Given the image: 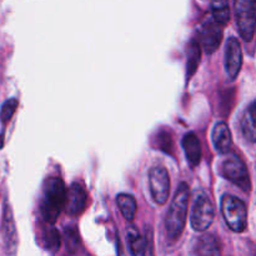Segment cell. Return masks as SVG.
Segmentation results:
<instances>
[{
  "label": "cell",
  "mask_w": 256,
  "mask_h": 256,
  "mask_svg": "<svg viewBox=\"0 0 256 256\" xmlns=\"http://www.w3.org/2000/svg\"><path fill=\"white\" fill-rule=\"evenodd\" d=\"M189 185L186 182H182L175 192L165 218V229L170 239H179L184 232L189 208Z\"/></svg>",
  "instance_id": "cell-1"
},
{
  "label": "cell",
  "mask_w": 256,
  "mask_h": 256,
  "mask_svg": "<svg viewBox=\"0 0 256 256\" xmlns=\"http://www.w3.org/2000/svg\"><path fill=\"white\" fill-rule=\"evenodd\" d=\"M65 196H66V190L60 178L52 176L45 182L40 212L48 224L52 225L58 220L65 205Z\"/></svg>",
  "instance_id": "cell-2"
},
{
  "label": "cell",
  "mask_w": 256,
  "mask_h": 256,
  "mask_svg": "<svg viewBox=\"0 0 256 256\" xmlns=\"http://www.w3.org/2000/svg\"><path fill=\"white\" fill-rule=\"evenodd\" d=\"M222 214L230 230L235 232H242L246 229V205L239 198L224 195L222 199Z\"/></svg>",
  "instance_id": "cell-3"
},
{
  "label": "cell",
  "mask_w": 256,
  "mask_h": 256,
  "mask_svg": "<svg viewBox=\"0 0 256 256\" xmlns=\"http://www.w3.org/2000/svg\"><path fill=\"white\" fill-rule=\"evenodd\" d=\"M234 10L240 36L252 42L256 32V0H235Z\"/></svg>",
  "instance_id": "cell-4"
},
{
  "label": "cell",
  "mask_w": 256,
  "mask_h": 256,
  "mask_svg": "<svg viewBox=\"0 0 256 256\" xmlns=\"http://www.w3.org/2000/svg\"><path fill=\"white\" fill-rule=\"evenodd\" d=\"M214 218V205H212V200L204 192H202V194L198 195L194 205H192V218H190L192 229L195 232H205L212 226Z\"/></svg>",
  "instance_id": "cell-5"
},
{
  "label": "cell",
  "mask_w": 256,
  "mask_h": 256,
  "mask_svg": "<svg viewBox=\"0 0 256 256\" xmlns=\"http://www.w3.org/2000/svg\"><path fill=\"white\" fill-rule=\"evenodd\" d=\"M222 174L225 179L239 186L242 192H248L252 189L249 172H248L242 160L236 155H232L222 162Z\"/></svg>",
  "instance_id": "cell-6"
},
{
  "label": "cell",
  "mask_w": 256,
  "mask_h": 256,
  "mask_svg": "<svg viewBox=\"0 0 256 256\" xmlns=\"http://www.w3.org/2000/svg\"><path fill=\"white\" fill-rule=\"evenodd\" d=\"M150 192L154 202L164 205L168 202L170 192L169 172L164 166H152L149 172Z\"/></svg>",
  "instance_id": "cell-7"
},
{
  "label": "cell",
  "mask_w": 256,
  "mask_h": 256,
  "mask_svg": "<svg viewBox=\"0 0 256 256\" xmlns=\"http://www.w3.org/2000/svg\"><path fill=\"white\" fill-rule=\"evenodd\" d=\"M222 25L219 24L216 20L210 19L202 24L199 32V39L202 48L208 54H212L222 40Z\"/></svg>",
  "instance_id": "cell-8"
},
{
  "label": "cell",
  "mask_w": 256,
  "mask_h": 256,
  "mask_svg": "<svg viewBox=\"0 0 256 256\" xmlns=\"http://www.w3.org/2000/svg\"><path fill=\"white\" fill-rule=\"evenodd\" d=\"M88 204V195L86 192L82 185L72 184L69 189L66 190V196H65V210L72 216H79L84 212L85 208Z\"/></svg>",
  "instance_id": "cell-9"
},
{
  "label": "cell",
  "mask_w": 256,
  "mask_h": 256,
  "mask_svg": "<svg viewBox=\"0 0 256 256\" xmlns=\"http://www.w3.org/2000/svg\"><path fill=\"white\" fill-rule=\"evenodd\" d=\"M242 64V52L240 42L235 38H230L225 48V69L230 79L234 80L239 75Z\"/></svg>",
  "instance_id": "cell-10"
},
{
  "label": "cell",
  "mask_w": 256,
  "mask_h": 256,
  "mask_svg": "<svg viewBox=\"0 0 256 256\" xmlns=\"http://www.w3.org/2000/svg\"><path fill=\"white\" fill-rule=\"evenodd\" d=\"M2 236H4L8 254H15L18 245L16 228L12 218V212L8 204H5L4 212H2Z\"/></svg>",
  "instance_id": "cell-11"
},
{
  "label": "cell",
  "mask_w": 256,
  "mask_h": 256,
  "mask_svg": "<svg viewBox=\"0 0 256 256\" xmlns=\"http://www.w3.org/2000/svg\"><path fill=\"white\" fill-rule=\"evenodd\" d=\"M182 149H184L186 160L192 168L198 166L202 162V144L195 132H188L182 138Z\"/></svg>",
  "instance_id": "cell-12"
},
{
  "label": "cell",
  "mask_w": 256,
  "mask_h": 256,
  "mask_svg": "<svg viewBox=\"0 0 256 256\" xmlns=\"http://www.w3.org/2000/svg\"><path fill=\"white\" fill-rule=\"evenodd\" d=\"M232 132L224 122H216L212 129V144L215 149L222 154H226L232 148Z\"/></svg>",
  "instance_id": "cell-13"
},
{
  "label": "cell",
  "mask_w": 256,
  "mask_h": 256,
  "mask_svg": "<svg viewBox=\"0 0 256 256\" xmlns=\"http://www.w3.org/2000/svg\"><path fill=\"white\" fill-rule=\"evenodd\" d=\"M240 126L245 139L250 142H256V100L245 110Z\"/></svg>",
  "instance_id": "cell-14"
},
{
  "label": "cell",
  "mask_w": 256,
  "mask_h": 256,
  "mask_svg": "<svg viewBox=\"0 0 256 256\" xmlns=\"http://www.w3.org/2000/svg\"><path fill=\"white\" fill-rule=\"evenodd\" d=\"M192 254L196 255H220V245L212 235H202L196 240Z\"/></svg>",
  "instance_id": "cell-15"
},
{
  "label": "cell",
  "mask_w": 256,
  "mask_h": 256,
  "mask_svg": "<svg viewBox=\"0 0 256 256\" xmlns=\"http://www.w3.org/2000/svg\"><path fill=\"white\" fill-rule=\"evenodd\" d=\"M200 55H202V46L198 42L192 40L188 45V62H186V75L192 78L196 72L200 62Z\"/></svg>",
  "instance_id": "cell-16"
},
{
  "label": "cell",
  "mask_w": 256,
  "mask_h": 256,
  "mask_svg": "<svg viewBox=\"0 0 256 256\" xmlns=\"http://www.w3.org/2000/svg\"><path fill=\"white\" fill-rule=\"evenodd\" d=\"M116 204L119 206V210L122 214V216L128 222H132L138 210V205L134 198L129 194H119L116 198Z\"/></svg>",
  "instance_id": "cell-17"
},
{
  "label": "cell",
  "mask_w": 256,
  "mask_h": 256,
  "mask_svg": "<svg viewBox=\"0 0 256 256\" xmlns=\"http://www.w3.org/2000/svg\"><path fill=\"white\" fill-rule=\"evenodd\" d=\"M128 239H129L130 252H132V255L140 256L146 254V238L140 235L139 232L135 228H130L128 230Z\"/></svg>",
  "instance_id": "cell-18"
},
{
  "label": "cell",
  "mask_w": 256,
  "mask_h": 256,
  "mask_svg": "<svg viewBox=\"0 0 256 256\" xmlns=\"http://www.w3.org/2000/svg\"><path fill=\"white\" fill-rule=\"evenodd\" d=\"M212 19L219 24H228L230 20L229 0H212Z\"/></svg>",
  "instance_id": "cell-19"
},
{
  "label": "cell",
  "mask_w": 256,
  "mask_h": 256,
  "mask_svg": "<svg viewBox=\"0 0 256 256\" xmlns=\"http://www.w3.org/2000/svg\"><path fill=\"white\" fill-rule=\"evenodd\" d=\"M44 242H45V248L46 250H49L50 252H56L60 249V244H62V236H60L59 232L56 229L52 226H48L45 229L44 234Z\"/></svg>",
  "instance_id": "cell-20"
},
{
  "label": "cell",
  "mask_w": 256,
  "mask_h": 256,
  "mask_svg": "<svg viewBox=\"0 0 256 256\" xmlns=\"http://www.w3.org/2000/svg\"><path fill=\"white\" fill-rule=\"evenodd\" d=\"M18 109V100L16 99H9L2 104V109H0V120H2V124H6L8 122H10V119L12 118V115L15 114Z\"/></svg>",
  "instance_id": "cell-21"
},
{
  "label": "cell",
  "mask_w": 256,
  "mask_h": 256,
  "mask_svg": "<svg viewBox=\"0 0 256 256\" xmlns=\"http://www.w3.org/2000/svg\"><path fill=\"white\" fill-rule=\"evenodd\" d=\"M156 140H158V148H159V149H162V152L172 154V139L168 132H159V134L156 135Z\"/></svg>",
  "instance_id": "cell-22"
},
{
  "label": "cell",
  "mask_w": 256,
  "mask_h": 256,
  "mask_svg": "<svg viewBox=\"0 0 256 256\" xmlns=\"http://www.w3.org/2000/svg\"><path fill=\"white\" fill-rule=\"evenodd\" d=\"M2 145H4V134H0V149L2 148Z\"/></svg>",
  "instance_id": "cell-23"
}]
</instances>
